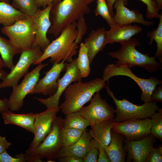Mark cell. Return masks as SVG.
<instances>
[{
	"label": "cell",
	"instance_id": "cell-1",
	"mask_svg": "<svg viewBox=\"0 0 162 162\" xmlns=\"http://www.w3.org/2000/svg\"><path fill=\"white\" fill-rule=\"evenodd\" d=\"M89 0H62L54 4L50 13L51 25L47 34L55 38L69 25L89 13Z\"/></svg>",
	"mask_w": 162,
	"mask_h": 162
},
{
	"label": "cell",
	"instance_id": "cell-2",
	"mask_svg": "<svg viewBox=\"0 0 162 162\" xmlns=\"http://www.w3.org/2000/svg\"><path fill=\"white\" fill-rule=\"evenodd\" d=\"M78 34L77 22L64 28L59 36L50 43L44 50L41 56L33 64H38L46 59L50 58V62L59 63L64 60L71 62L73 57L77 53L78 44L75 42Z\"/></svg>",
	"mask_w": 162,
	"mask_h": 162
},
{
	"label": "cell",
	"instance_id": "cell-3",
	"mask_svg": "<svg viewBox=\"0 0 162 162\" xmlns=\"http://www.w3.org/2000/svg\"><path fill=\"white\" fill-rule=\"evenodd\" d=\"M107 85L102 78H98L89 81H81L70 84L64 92V99L59 106L65 115L79 111L90 101L94 94Z\"/></svg>",
	"mask_w": 162,
	"mask_h": 162
},
{
	"label": "cell",
	"instance_id": "cell-4",
	"mask_svg": "<svg viewBox=\"0 0 162 162\" xmlns=\"http://www.w3.org/2000/svg\"><path fill=\"white\" fill-rule=\"evenodd\" d=\"M120 43V49L107 53L111 57L118 59L116 62L117 65H126L130 68L138 66L151 74L162 69V63L157 61L154 56H150L148 53H142L136 49V46L140 45V41L136 38L132 37Z\"/></svg>",
	"mask_w": 162,
	"mask_h": 162
},
{
	"label": "cell",
	"instance_id": "cell-5",
	"mask_svg": "<svg viewBox=\"0 0 162 162\" xmlns=\"http://www.w3.org/2000/svg\"><path fill=\"white\" fill-rule=\"evenodd\" d=\"M63 118L57 116L52 123L51 130L45 139L33 150H27L25 154L27 162H42L46 159L47 162H55L63 147L61 132Z\"/></svg>",
	"mask_w": 162,
	"mask_h": 162
},
{
	"label": "cell",
	"instance_id": "cell-6",
	"mask_svg": "<svg viewBox=\"0 0 162 162\" xmlns=\"http://www.w3.org/2000/svg\"><path fill=\"white\" fill-rule=\"evenodd\" d=\"M105 88L107 94L112 98L116 106V116L113 119L115 122H120L132 118L150 117L159 108L155 101L145 102L141 105H137L124 98L118 100L109 88V82Z\"/></svg>",
	"mask_w": 162,
	"mask_h": 162
},
{
	"label": "cell",
	"instance_id": "cell-7",
	"mask_svg": "<svg viewBox=\"0 0 162 162\" xmlns=\"http://www.w3.org/2000/svg\"><path fill=\"white\" fill-rule=\"evenodd\" d=\"M1 31L7 36L12 44L21 52L32 47L36 32L32 16H29L11 26L3 27Z\"/></svg>",
	"mask_w": 162,
	"mask_h": 162
},
{
	"label": "cell",
	"instance_id": "cell-8",
	"mask_svg": "<svg viewBox=\"0 0 162 162\" xmlns=\"http://www.w3.org/2000/svg\"><path fill=\"white\" fill-rule=\"evenodd\" d=\"M117 76H126L133 80L141 90V99L144 103L150 101L152 91L157 86L161 85L162 83V80L153 76L147 79L139 77L127 66L118 65L113 63L108 64L105 66L103 70L102 79L109 82L111 77Z\"/></svg>",
	"mask_w": 162,
	"mask_h": 162
},
{
	"label": "cell",
	"instance_id": "cell-9",
	"mask_svg": "<svg viewBox=\"0 0 162 162\" xmlns=\"http://www.w3.org/2000/svg\"><path fill=\"white\" fill-rule=\"evenodd\" d=\"M38 46L21 51L18 61L9 73H6L1 78L0 89L13 88L19 80L28 73L30 66L42 56L43 51Z\"/></svg>",
	"mask_w": 162,
	"mask_h": 162
},
{
	"label": "cell",
	"instance_id": "cell-10",
	"mask_svg": "<svg viewBox=\"0 0 162 162\" xmlns=\"http://www.w3.org/2000/svg\"><path fill=\"white\" fill-rule=\"evenodd\" d=\"M47 65V64L40 63L32 71L25 75L20 84H17L12 88V92L8 99L9 110L12 111H18L22 108L25 98L30 94L39 79L41 70Z\"/></svg>",
	"mask_w": 162,
	"mask_h": 162
},
{
	"label": "cell",
	"instance_id": "cell-11",
	"mask_svg": "<svg viewBox=\"0 0 162 162\" xmlns=\"http://www.w3.org/2000/svg\"><path fill=\"white\" fill-rule=\"evenodd\" d=\"M90 101L88 105L83 106L79 111L81 115L89 122L90 126L114 118L116 110L105 99L101 98L99 92L94 94Z\"/></svg>",
	"mask_w": 162,
	"mask_h": 162
},
{
	"label": "cell",
	"instance_id": "cell-12",
	"mask_svg": "<svg viewBox=\"0 0 162 162\" xmlns=\"http://www.w3.org/2000/svg\"><path fill=\"white\" fill-rule=\"evenodd\" d=\"M65 64L66 71L63 76L58 80V87L56 92L46 99L34 97L47 108L55 107L60 108L58 105L59 100L67 87L72 82L82 80V77L77 66V58L73 59L70 63H65Z\"/></svg>",
	"mask_w": 162,
	"mask_h": 162
},
{
	"label": "cell",
	"instance_id": "cell-13",
	"mask_svg": "<svg viewBox=\"0 0 162 162\" xmlns=\"http://www.w3.org/2000/svg\"><path fill=\"white\" fill-rule=\"evenodd\" d=\"M150 117L144 119L132 118L116 123L114 122L112 129L130 140H140L150 134Z\"/></svg>",
	"mask_w": 162,
	"mask_h": 162
},
{
	"label": "cell",
	"instance_id": "cell-14",
	"mask_svg": "<svg viewBox=\"0 0 162 162\" xmlns=\"http://www.w3.org/2000/svg\"><path fill=\"white\" fill-rule=\"evenodd\" d=\"M60 110V108L50 107L43 112L36 113L34 124V137L27 150H33L45 139L50 132L53 121Z\"/></svg>",
	"mask_w": 162,
	"mask_h": 162
},
{
	"label": "cell",
	"instance_id": "cell-15",
	"mask_svg": "<svg viewBox=\"0 0 162 162\" xmlns=\"http://www.w3.org/2000/svg\"><path fill=\"white\" fill-rule=\"evenodd\" d=\"M53 4V3H52L43 9L38 8L36 13L32 16L36 32L35 38L32 47L38 46L43 51L51 43L47 37V34L51 25L50 13Z\"/></svg>",
	"mask_w": 162,
	"mask_h": 162
},
{
	"label": "cell",
	"instance_id": "cell-16",
	"mask_svg": "<svg viewBox=\"0 0 162 162\" xmlns=\"http://www.w3.org/2000/svg\"><path fill=\"white\" fill-rule=\"evenodd\" d=\"M156 138L151 133L138 140L125 139L124 147L127 162H146L148 155L154 147Z\"/></svg>",
	"mask_w": 162,
	"mask_h": 162
},
{
	"label": "cell",
	"instance_id": "cell-17",
	"mask_svg": "<svg viewBox=\"0 0 162 162\" xmlns=\"http://www.w3.org/2000/svg\"><path fill=\"white\" fill-rule=\"evenodd\" d=\"M65 61L59 63L53 64L52 68L45 73L42 78L39 79L30 94H42L49 96L56 92L58 87V80L61 73L65 69Z\"/></svg>",
	"mask_w": 162,
	"mask_h": 162
},
{
	"label": "cell",
	"instance_id": "cell-18",
	"mask_svg": "<svg viewBox=\"0 0 162 162\" xmlns=\"http://www.w3.org/2000/svg\"><path fill=\"white\" fill-rule=\"evenodd\" d=\"M114 8L116 12L114 17L115 25L131 24L136 22L149 26L154 22L146 20L141 13L136 10H130L125 6L122 0H116Z\"/></svg>",
	"mask_w": 162,
	"mask_h": 162
},
{
	"label": "cell",
	"instance_id": "cell-19",
	"mask_svg": "<svg viewBox=\"0 0 162 162\" xmlns=\"http://www.w3.org/2000/svg\"><path fill=\"white\" fill-rule=\"evenodd\" d=\"M107 31L104 27L93 30L83 43L87 50L91 64L96 55L102 51L107 44Z\"/></svg>",
	"mask_w": 162,
	"mask_h": 162
},
{
	"label": "cell",
	"instance_id": "cell-20",
	"mask_svg": "<svg viewBox=\"0 0 162 162\" xmlns=\"http://www.w3.org/2000/svg\"><path fill=\"white\" fill-rule=\"evenodd\" d=\"M92 138L88 132L86 130L84 131L78 141L71 145L62 148L58 153V158L70 156L82 159L91 148V141Z\"/></svg>",
	"mask_w": 162,
	"mask_h": 162
},
{
	"label": "cell",
	"instance_id": "cell-21",
	"mask_svg": "<svg viewBox=\"0 0 162 162\" xmlns=\"http://www.w3.org/2000/svg\"><path fill=\"white\" fill-rule=\"evenodd\" d=\"M142 28L136 25L131 24L115 25L107 31V43H121L127 40L133 36L141 32Z\"/></svg>",
	"mask_w": 162,
	"mask_h": 162
},
{
	"label": "cell",
	"instance_id": "cell-22",
	"mask_svg": "<svg viewBox=\"0 0 162 162\" xmlns=\"http://www.w3.org/2000/svg\"><path fill=\"white\" fill-rule=\"evenodd\" d=\"M125 140L122 135L111 129L110 142L108 145L104 146L111 162H125Z\"/></svg>",
	"mask_w": 162,
	"mask_h": 162
},
{
	"label": "cell",
	"instance_id": "cell-23",
	"mask_svg": "<svg viewBox=\"0 0 162 162\" xmlns=\"http://www.w3.org/2000/svg\"><path fill=\"white\" fill-rule=\"evenodd\" d=\"M5 124H12L18 126L33 134L36 113H14L8 110L1 113Z\"/></svg>",
	"mask_w": 162,
	"mask_h": 162
},
{
	"label": "cell",
	"instance_id": "cell-24",
	"mask_svg": "<svg viewBox=\"0 0 162 162\" xmlns=\"http://www.w3.org/2000/svg\"><path fill=\"white\" fill-rule=\"evenodd\" d=\"M113 119L102 121L90 125L88 133L92 137V141L103 146L109 144L111 139V130L114 123Z\"/></svg>",
	"mask_w": 162,
	"mask_h": 162
},
{
	"label": "cell",
	"instance_id": "cell-25",
	"mask_svg": "<svg viewBox=\"0 0 162 162\" xmlns=\"http://www.w3.org/2000/svg\"><path fill=\"white\" fill-rule=\"evenodd\" d=\"M28 16L16 9L9 3L0 2V25H2L3 27L11 26Z\"/></svg>",
	"mask_w": 162,
	"mask_h": 162
},
{
	"label": "cell",
	"instance_id": "cell-26",
	"mask_svg": "<svg viewBox=\"0 0 162 162\" xmlns=\"http://www.w3.org/2000/svg\"><path fill=\"white\" fill-rule=\"evenodd\" d=\"M21 51L15 48L9 40L0 35V54L4 67L11 70L15 66L13 59L14 56Z\"/></svg>",
	"mask_w": 162,
	"mask_h": 162
},
{
	"label": "cell",
	"instance_id": "cell-27",
	"mask_svg": "<svg viewBox=\"0 0 162 162\" xmlns=\"http://www.w3.org/2000/svg\"><path fill=\"white\" fill-rule=\"evenodd\" d=\"M63 119V127L84 131L90 126L89 122L82 116L79 111L65 115Z\"/></svg>",
	"mask_w": 162,
	"mask_h": 162
},
{
	"label": "cell",
	"instance_id": "cell-28",
	"mask_svg": "<svg viewBox=\"0 0 162 162\" xmlns=\"http://www.w3.org/2000/svg\"><path fill=\"white\" fill-rule=\"evenodd\" d=\"M159 22L156 29L148 32L146 34L148 38L150 39L149 44L152 45L153 40L155 41L157 47L154 57L162 63V13L159 17Z\"/></svg>",
	"mask_w": 162,
	"mask_h": 162
},
{
	"label": "cell",
	"instance_id": "cell-29",
	"mask_svg": "<svg viewBox=\"0 0 162 162\" xmlns=\"http://www.w3.org/2000/svg\"><path fill=\"white\" fill-rule=\"evenodd\" d=\"M77 63L82 78L87 77L90 72V63L87 49L83 43L80 44Z\"/></svg>",
	"mask_w": 162,
	"mask_h": 162
},
{
	"label": "cell",
	"instance_id": "cell-30",
	"mask_svg": "<svg viewBox=\"0 0 162 162\" xmlns=\"http://www.w3.org/2000/svg\"><path fill=\"white\" fill-rule=\"evenodd\" d=\"M83 131L76 129L63 127L61 132L63 147L70 146L78 141Z\"/></svg>",
	"mask_w": 162,
	"mask_h": 162
},
{
	"label": "cell",
	"instance_id": "cell-31",
	"mask_svg": "<svg viewBox=\"0 0 162 162\" xmlns=\"http://www.w3.org/2000/svg\"><path fill=\"white\" fill-rule=\"evenodd\" d=\"M12 5L16 9L27 15L32 16L38 8L35 0H15Z\"/></svg>",
	"mask_w": 162,
	"mask_h": 162
},
{
	"label": "cell",
	"instance_id": "cell-32",
	"mask_svg": "<svg viewBox=\"0 0 162 162\" xmlns=\"http://www.w3.org/2000/svg\"><path fill=\"white\" fill-rule=\"evenodd\" d=\"M150 117L151 126L150 133L162 142V108H159Z\"/></svg>",
	"mask_w": 162,
	"mask_h": 162
},
{
	"label": "cell",
	"instance_id": "cell-33",
	"mask_svg": "<svg viewBox=\"0 0 162 162\" xmlns=\"http://www.w3.org/2000/svg\"><path fill=\"white\" fill-rule=\"evenodd\" d=\"M96 8L94 10L96 16L100 15L106 21L110 28L115 25L114 17L111 15L106 0L97 1Z\"/></svg>",
	"mask_w": 162,
	"mask_h": 162
},
{
	"label": "cell",
	"instance_id": "cell-34",
	"mask_svg": "<svg viewBox=\"0 0 162 162\" xmlns=\"http://www.w3.org/2000/svg\"><path fill=\"white\" fill-rule=\"evenodd\" d=\"M147 6L146 17L151 19L159 18L160 14L157 5L154 0H140ZM125 5L127 4L128 0H122Z\"/></svg>",
	"mask_w": 162,
	"mask_h": 162
},
{
	"label": "cell",
	"instance_id": "cell-35",
	"mask_svg": "<svg viewBox=\"0 0 162 162\" xmlns=\"http://www.w3.org/2000/svg\"><path fill=\"white\" fill-rule=\"evenodd\" d=\"M25 154H16L14 157L10 155L5 151L0 154V162H26Z\"/></svg>",
	"mask_w": 162,
	"mask_h": 162
},
{
	"label": "cell",
	"instance_id": "cell-36",
	"mask_svg": "<svg viewBox=\"0 0 162 162\" xmlns=\"http://www.w3.org/2000/svg\"><path fill=\"white\" fill-rule=\"evenodd\" d=\"M76 22L78 34L75 42L78 44L80 43L83 36L86 33L87 27L84 16L80 17Z\"/></svg>",
	"mask_w": 162,
	"mask_h": 162
},
{
	"label": "cell",
	"instance_id": "cell-37",
	"mask_svg": "<svg viewBox=\"0 0 162 162\" xmlns=\"http://www.w3.org/2000/svg\"><path fill=\"white\" fill-rule=\"evenodd\" d=\"M91 147L84 157L82 162H97L98 161L99 151L98 149L91 144Z\"/></svg>",
	"mask_w": 162,
	"mask_h": 162
},
{
	"label": "cell",
	"instance_id": "cell-38",
	"mask_svg": "<svg viewBox=\"0 0 162 162\" xmlns=\"http://www.w3.org/2000/svg\"><path fill=\"white\" fill-rule=\"evenodd\" d=\"M162 152L159 149L154 147L150 151L146 162H162Z\"/></svg>",
	"mask_w": 162,
	"mask_h": 162
},
{
	"label": "cell",
	"instance_id": "cell-39",
	"mask_svg": "<svg viewBox=\"0 0 162 162\" xmlns=\"http://www.w3.org/2000/svg\"><path fill=\"white\" fill-rule=\"evenodd\" d=\"M91 143L92 145L96 148L99 151L97 162H110V160L105 151L104 146L100 144L94 143L91 140Z\"/></svg>",
	"mask_w": 162,
	"mask_h": 162
},
{
	"label": "cell",
	"instance_id": "cell-40",
	"mask_svg": "<svg viewBox=\"0 0 162 162\" xmlns=\"http://www.w3.org/2000/svg\"><path fill=\"white\" fill-rule=\"evenodd\" d=\"M150 101L162 102V86H156L152 91Z\"/></svg>",
	"mask_w": 162,
	"mask_h": 162
},
{
	"label": "cell",
	"instance_id": "cell-41",
	"mask_svg": "<svg viewBox=\"0 0 162 162\" xmlns=\"http://www.w3.org/2000/svg\"><path fill=\"white\" fill-rule=\"evenodd\" d=\"M12 143L8 141L6 137L0 135V154L8 149Z\"/></svg>",
	"mask_w": 162,
	"mask_h": 162
},
{
	"label": "cell",
	"instance_id": "cell-42",
	"mask_svg": "<svg viewBox=\"0 0 162 162\" xmlns=\"http://www.w3.org/2000/svg\"><path fill=\"white\" fill-rule=\"evenodd\" d=\"M6 73L5 72L0 74V79H1L2 77ZM8 99L5 98L3 99H0V113H2L3 112L9 109L8 104Z\"/></svg>",
	"mask_w": 162,
	"mask_h": 162
},
{
	"label": "cell",
	"instance_id": "cell-43",
	"mask_svg": "<svg viewBox=\"0 0 162 162\" xmlns=\"http://www.w3.org/2000/svg\"><path fill=\"white\" fill-rule=\"evenodd\" d=\"M59 162H82V159L70 156H62L57 158Z\"/></svg>",
	"mask_w": 162,
	"mask_h": 162
},
{
	"label": "cell",
	"instance_id": "cell-44",
	"mask_svg": "<svg viewBox=\"0 0 162 162\" xmlns=\"http://www.w3.org/2000/svg\"><path fill=\"white\" fill-rule=\"evenodd\" d=\"M38 8L43 7L45 8L51 3L52 0H35Z\"/></svg>",
	"mask_w": 162,
	"mask_h": 162
},
{
	"label": "cell",
	"instance_id": "cell-45",
	"mask_svg": "<svg viewBox=\"0 0 162 162\" xmlns=\"http://www.w3.org/2000/svg\"><path fill=\"white\" fill-rule=\"evenodd\" d=\"M106 1L111 15L114 17L115 14L113 12V6L116 0H106Z\"/></svg>",
	"mask_w": 162,
	"mask_h": 162
},
{
	"label": "cell",
	"instance_id": "cell-46",
	"mask_svg": "<svg viewBox=\"0 0 162 162\" xmlns=\"http://www.w3.org/2000/svg\"><path fill=\"white\" fill-rule=\"evenodd\" d=\"M157 6L158 10H160L162 8V0H154Z\"/></svg>",
	"mask_w": 162,
	"mask_h": 162
},
{
	"label": "cell",
	"instance_id": "cell-47",
	"mask_svg": "<svg viewBox=\"0 0 162 162\" xmlns=\"http://www.w3.org/2000/svg\"><path fill=\"white\" fill-rule=\"evenodd\" d=\"M4 67V63L1 58L0 57V74L2 73L5 72L3 70Z\"/></svg>",
	"mask_w": 162,
	"mask_h": 162
},
{
	"label": "cell",
	"instance_id": "cell-48",
	"mask_svg": "<svg viewBox=\"0 0 162 162\" xmlns=\"http://www.w3.org/2000/svg\"><path fill=\"white\" fill-rule=\"evenodd\" d=\"M157 148L161 152H162V146L160 144L159 145Z\"/></svg>",
	"mask_w": 162,
	"mask_h": 162
},
{
	"label": "cell",
	"instance_id": "cell-49",
	"mask_svg": "<svg viewBox=\"0 0 162 162\" xmlns=\"http://www.w3.org/2000/svg\"><path fill=\"white\" fill-rule=\"evenodd\" d=\"M61 0H52V2L54 4L60 2Z\"/></svg>",
	"mask_w": 162,
	"mask_h": 162
},
{
	"label": "cell",
	"instance_id": "cell-50",
	"mask_svg": "<svg viewBox=\"0 0 162 162\" xmlns=\"http://www.w3.org/2000/svg\"><path fill=\"white\" fill-rule=\"evenodd\" d=\"M0 2H4L8 3H9V0H0Z\"/></svg>",
	"mask_w": 162,
	"mask_h": 162
},
{
	"label": "cell",
	"instance_id": "cell-51",
	"mask_svg": "<svg viewBox=\"0 0 162 162\" xmlns=\"http://www.w3.org/2000/svg\"><path fill=\"white\" fill-rule=\"evenodd\" d=\"M94 0H89V1H90V3H91V2H92ZM101 0H97V1H101Z\"/></svg>",
	"mask_w": 162,
	"mask_h": 162
},
{
	"label": "cell",
	"instance_id": "cell-52",
	"mask_svg": "<svg viewBox=\"0 0 162 162\" xmlns=\"http://www.w3.org/2000/svg\"><path fill=\"white\" fill-rule=\"evenodd\" d=\"M9 0L10 1V0ZM14 0H12L13 1Z\"/></svg>",
	"mask_w": 162,
	"mask_h": 162
}]
</instances>
